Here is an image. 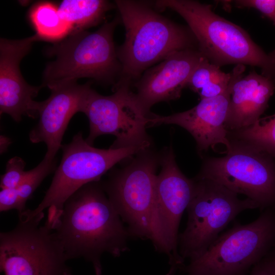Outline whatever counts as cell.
<instances>
[{"mask_svg":"<svg viewBox=\"0 0 275 275\" xmlns=\"http://www.w3.org/2000/svg\"><path fill=\"white\" fill-rule=\"evenodd\" d=\"M61 148L60 164L42 201L34 209L26 210L19 214L31 217L47 209L45 223L50 227L58 220L65 202L76 190L86 184L100 181L115 164L148 148L98 149L88 144L80 132Z\"/></svg>","mask_w":275,"mask_h":275,"instance_id":"cell-5","label":"cell"},{"mask_svg":"<svg viewBox=\"0 0 275 275\" xmlns=\"http://www.w3.org/2000/svg\"><path fill=\"white\" fill-rule=\"evenodd\" d=\"M250 275H275V259L268 253L253 266Z\"/></svg>","mask_w":275,"mask_h":275,"instance_id":"cell-26","label":"cell"},{"mask_svg":"<svg viewBox=\"0 0 275 275\" xmlns=\"http://www.w3.org/2000/svg\"><path fill=\"white\" fill-rule=\"evenodd\" d=\"M115 17L97 31L71 34L47 47V56L55 60L48 63L43 73V87L65 80L88 77L109 82L121 73L113 35L119 22Z\"/></svg>","mask_w":275,"mask_h":275,"instance_id":"cell-4","label":"cell"},{"mask_svg":"<svg viewBox=\"0 0 275 275\" xmlns=\"http://www.w3.org/2000/svg\"><path fill=\"white\" fill-rule=\"evenodd\" d=\"M115 5L105 0H63L58 7L71 28V34L97 25Z\"/></svg>","mask_w":275,"mask_h":275,"instance_id":"cell-19","label":"cell"},{"mask_svg":"<svg viewBox=\"0 0 275 275\" xmlns=\"http://www.w3.org/2000/svg\"><path fill=\"white\" fill-rule=\"evenodd\" d=\"M159 153L151 147L135 154L121 169L112 171L102 182L110 201L131 232L152 241L157 235L155 222V179Z\"/></svg>","mask_w":275,"mask_h":275,"instance_id":"cell-7","label":"cell"},{"mask_svg":"<svg viewBox=\"0 0 275 275\" xmlns=\"http://www.w3.org/2000/svg\"><path fill=\"white\" fill-rule=\"evenodd\" d=\"M269 56H270L272 63L274 65V81L275 82V50L270 52L269 54Z\"/></svg>","mask_w":275,"mask_h":275,"instance_id":"cell-28","label":"cell"},{"mask_svg":"<svg viewBox=\"0 0 275 275\" xmlns=\"http://www.w3.org/2000/svg\"><path fill=\"white\" fill-rule=\"evenodd\" d=\"M44 213L19 216L12 230L0 234L1 271L5 275H71L65 251L52 230L40 226Z\"/></svg>","mask_w":275,"mask_h":275,"instance_id":"cell-10","label":"cell"},{"mask_svg":"<svg viewBox=\"0 0 275 275\" xmlns=\"http://www.w3.org/2000/svg\"><path fill=\"white\" fill-rule=\"evenodd\" d=\"M269 254L275 259V245L269 253Z\"/></svg>","mask_w":275,"mask_h":275,"instance_id":"cell-29","label":"cell"},{"mask_svg":"<svg viewBox=\"0 0 275 275\" xmlns=\"http://www.w3.org/2000/svg\"><path fill=\"white\" fill-rule=\"evenodd\" d=\"M232 3L239 8H254L258 10L275 25V0H237Z\"/></svg>","mask_w":275,"mask_h":275,"instance_id":"cell-24","label":"cell"},{"mask_svg":"<svg viewBox=\"0 0 275 275\" xmlns=\"http://www.w3.org/2000/svg\"><path fill=\"white\" fill-rule=\"evenodd\" d=\"M229 141L225 156L204 158L196 177L213 180L244 195L262 211L275 209V160L253 146Z\"/></svg>","mask_w":275,"mask_h":275,"instance_id":"cell-9","label":"cell"},{"mask_svg":"<svg viewBox=\"0 0 275 275\" xmlns=\"http://www.w3.org/2000/svg\"><path fill=\"white\" fill-rule=\"evenodd\" d=\"M16 209L21 214L25 210L22 207L20 201L14 188H3L0 191V211H7Z\"/></svg>","mask_w":275,"mask_h":275,"instance_id":"cell-25","label":"cell"},{"mask_svg":"<svg viewBox=\"0 0 275 275\" xmlns=\"http://www.w3.org/2000/svg\"><path fill=\"white\" fill-rule=\"evenodd\" d=\"M57 161L44 157L40 163L34 169L28 171L27 174L16 188L20 204L25 210V204L43 180L56 170Z\"/></svg>","mask_w":275,"mask_h":275,"instance_id":"cell-22","label":"cell"},{"mask_svg":"<svg viewBox=\"0 0 275 275\" xmlns=\"http://www.w3.org/2000/svg\"><path fill=\"white\" fill-rule=\"evenodd\" d=\"M244 65L231 71L230 98L225 122L228 131H236L254 124L268 106L275 90V82L255 70L243 76Z\"/></svg>","mask_w":275,"mask_h":275,"instance_id":"cell-17","label":"cell"},{"mask_svg":"<svg viewBox=\"0 0 275 275\" xmlns=\"http://www.w3.org/2000/svg\"><path fill=\"white\" fill-rule=\"evenodd\" d=\"M155 6L178 13L187 22L198 50L218 67L249 65L273 80L274 67L268 54L240 26L215 13L209 5L193 0H159Z\"/></svg>","mask_w":275,"mask_h":275,"instance_id":"cell-3","label":"cell"},{"mask_svg":"<svg viewBox=\"0 0 275 275\" xmlns=\"http://www.w3.org/2000/svg\"><path fill=\"white\" fill-rule=\"evenodd\" d=\"M205 58L195 48L176 51L149 68L136 81L137 100L148 114L156 103L180 97L192 73Z\"/></svg>","mask_w":275,"mask_h":275,"instance_id":"cell-15","label":"cell"},{"mask_svg":"<svg viewBox=\"0 0 275 275\" xmlns=\"http://www.w3.org/2000/svg\"><path fill=\"white\" fill-rule=\"evenodd\" d=\"M229 140L238 141L253 146L275 160V114L259 119L244 129L228 131Z\"/></svg>","mask_w":275,"mask_h":275,"instance_id":"cell-21","label":"cell"},{"mask_svg":"<svg viewBox=\"0 0 275 275\" xmlns=\"http://www.w3.org/2000/svg\"><path fill=\"white\" fill-rule=\"evenodd\" d=\"M159 165L161 170L155 179L156 248L167 253L171 267L177 268L184 262L177 250L179 226L193 197L195 180L182 173L172 145L159 153Z\"/></svg>","mask_w":275,"mask_h":275,"instance_id":"cell-12","label":"cell"},{"mask_svg":"<svg viewBox=\"0 0 275 275\" xmlns=\"http://www.w3.org/2000/svg\"><path fill=\"white\" fill-rule=\"evenodd\" d=\"M26 163L20 157L10 159L6 163L5 173L1 176L0 186L3 188H14L18 186L27 174L24 171Z\"/></svg>","mask_w":275,"mask_h":275,"instance_id":"cell-23","label":"cell"},{"mask_svg":"<svg viewBox=\"0 0 275 275\" xmlns=\"http://www.w3.org/2000/svg\"><path fill=\"white\" fill-rule=\"evenodd\" d=\"M275 245V209L253 222L235 223L201 256L189 261L185 275H246Z\"/></svg>","mask_w":275,"mask_h":275,"instance_id":"cell-6","label":"cell"},{"mask_svg":"<svg viewBox=\"0 0 275 275\" xmlns=\"http://www.w3.org/2000/svg\"><path fill=\"white\" fill-rule=\"evenodd\" d=\"M194 179L195 189L187 208V225L178 237L179 254L183 260L203 254L240 213L258 208L253 201L239 199L238 194L213 180Z\"/></svg>","mask_w":275,"mask_h":275,"instance_id":"cell-8","label":"cell"},{"mask_svg":"<svg viewBox=\"0 0 275 275\" xmlns=\"http://www.w3.org/2000/svg\"><path fill=\"white\" fill-rule=\"evenodd\" d=\"M230 98L229 85L225 93L201 99L187 111L165 116L151 114L148 125L173 124L185 129L195 140L198 153L202 157L204 152L209 148L214 150L219 144L224 145L227 150L230 145L225 127Z\"/></svg>","mask_w":275,"mask_h":275,"instance_id":"cell-16","label":"cell"},{"mask_svg":"<svg viewBox=\"0 0 275 275\" xmlns=\"http://www.w3.org/2000/svg\"><path fill=\"white\" fill-rule=\"evenodd\" d=\"M49 97L40 101L38 124L31 130L29 139L33 143H44L45 157L55 159L61 148L63 135L74 114L80 112L85 98L91 88V83L79 84L77 80H65L47 86Z\"/></svg>","mask_w":275,"mask_h":275,"instance_id":"cell-14","label":"cell"},{"mask_svg":"<svg viewBox=\"0 0 275 275\" xmlns=\"http://www.w3.org/2000/svg\"><path fill=\"white\" fill-rule=\"evenodd\" d=\"M232 73H226L205 58L192 73L186 87L197 93L201 99L215 97L228 89Z\"/></svg>","mask_w":275,"mask_h":275,"instance_id":"cell-20","label":"cell"},{"mask_svg":"<svg viewBox=\"0 0 275 275\" xmlns=\"http://www.w3.org/2000/svg\"><path fill=\"white\" fill-rule=\"evenodd\" d=\"M28 18L39 41L53 43L71 34V28L63 18L58 5L48 1L36 3L30 8Z\"/></svg>","mask_w":275,"mask_h":275,"instance_id":"cell-18","label":"cell"},{"mask_svg":"<svg viewBox=\"0 0 275 275\" xmlns=\"http://www.w3.org/2000/svg\"><path fill=\"white\" fill-rule=\"evenodd\" d=\"M130 86L129 82L118 80L114 93L108 96L89 90L80 110L89 121L88 144L92 145L100 135L112 134L116 138L110 147L113 149L151 147L146 131L151 114L142 109Z\"/></svg>","mask_w":275,"mask_h":275,"instance_id":"cell-11","label":"cell"},{"mask_svg":"<svg viewBox=\"0 0 275 275\" xmlns=\"http://www.w3.org/2000/svg\"><path fill=\"white\" fill-rule=\"evenodd\" d=\"M115 4L125 29L124 42L117 49L119 80L131 83L172 52L195 48L197 41L189 29L159 14L149 3L117 0Z\"/></svg>","mask_w":275,"mask_h":275,"instance_id":"cell-2","label":"cell"},{"mask_svg":"<svg viewBox=\"0 0 275 275\" xmlns=\"http://www.w3.org/2000/svg\"><path fill=\"white\" fill-rule=\"evenodd\" d=\"M38 41L35 34L20 39H0V114H8L17 122L23 116H38L40 101L34 98L43 87L29 84L20 70L21 61Z\"/></svg>","mask_w":275,"mask_h":275,"instance_id":"cell-13","label":"cell"},{"mask_svg":"<svg viewBox=\"0 0 275 275\" xmlns=\"http://www.w3.org/2000/svg\"><path fill=\"white\" fill-rule=\"evenodd\" d=\"M68 259L82 258L101 275L100 257L117 256L126 249L127 232L100 181L86 184L65 202L50 228Z\"/></svg>","mask_w":275,"mask_h":275,"instance_id":"cell-1","label":"cell"},{"mask_svg":"<svg viewBox=\"0 0 275 275\" xmlns=\"http://www.w3.org/2000/svg\"><path fill=\"white\" fill-rule=\"evenodd\" d=\"M11 143V140L8 137L5 135H1L0 137V151L1 153L3 154L8 149V147Z\"/></svg>","mask_w":275,"mask_h":275,"instance_id":"cell-27","label":"cell"}]
</instances>
